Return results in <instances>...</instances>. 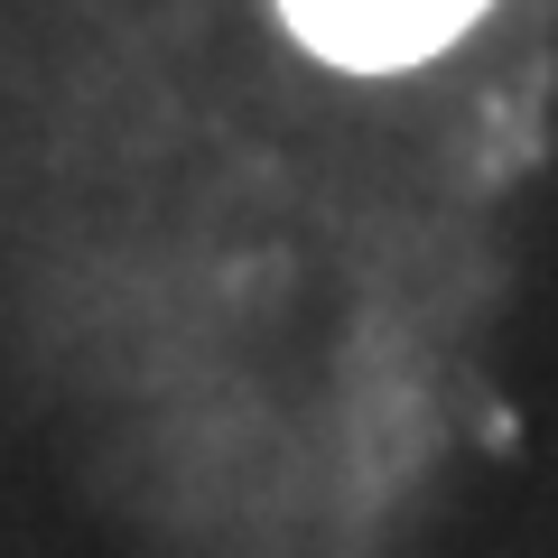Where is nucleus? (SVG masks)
<instances>
[{
  "label": "nucleus",
  "mask_w": 558,
  "mask_h": 558,
  "mask_svg": "<svg viewBox=\"0 0 558 558\" xmlns=\"http://www.w3.org/2000/svg\"><path fill=\"white\" fill-rule=\"evenodd\" d=\"M270 75H317L344 94H391L457 65L484 28L502 20V0H252Z\"/></svg>",
  "instance_id": "obj_1"
}]
</instances>
